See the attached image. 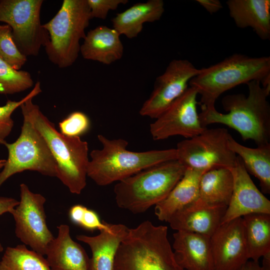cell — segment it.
Returning a JSON list of instances; mask_svg holds the SVG:
<instances>
[{"label":"cell","mask_w":270,"mask_h":270,"mask_svg":"<svg viewBox=\"0 0 270 270\" xmlns=\"http://www.w3.org/2000/svg\"><path fill=\"white\" fill-rule=\"evenodd\" d=\"M46 198L34 193L24 184H20V200L10 212L16 223V236L24 245L45 256L48 246L54 238L46 222Z\"/></svg>","instance_id":"11"},{"label":"cell","mask_w":270,"mask_h":270,"mask_svg":"<svg viewBox=\"0 0 270 270\" xmlns=\"http://www.w3.org/2000/svg\"><path fill=\"white\" fill-rule=\"evenodd\" d=\"M0 58L16 70L27 61L13 40L12 29L8 24H0Z\"/></svg>","instance_id":"29"},{"label":"cell","mask_w":270,"mask_h":270,"mask_svg":"<svg viewBox=\"0 0 270 270\" xmlns=\"http://www.w3.org/2000/svg\"><path fill=\"white\" fill-rule=\"evenodd\" d=\"M175 260L184 270H214L210 237L176 231L173 234Z\"/></svg>","instance_id":"16"},{"label":"cell","mask_w":270,"mask_h":270,"mask_svg":"<svg viewBox=\"0 0 270 270\" xmlns=\"http://www.w3.org/2000/svg\"><path fill=\"white\" fill-rule=\"evenodd\" d=\"M0 270H52L46 258L24 244L8 247L0 261Z\"/></svg>","instance_id":"27"},{"label":"cell","mask_w":270,"mask_h":270,"mask_svg":"<svg viewBox=\"0 0 270 270\" xmlns=\"http://www.w3.org/2000/svg\"><path fill=\"white\" fill-rule=\"evenodd\" d=\"M30 97L20 108L26 118L43 136L56 161V177L70 192L79 194L86 184L88 147L80 137H69L62 134L54 124L40 111Z\"/></svg>","instance_id":"2"},{"label":"cell","mask_w":270,"mask_h":270,"mask_svg":"<svg viewBox=\"0 0 270 270\" xmlns=\"http://www.w3.org/2000/svg\"><path fill=\"white\" fill-rule=\"evenodd\" d=\"M230 170L233 190L221 224L249 214H270V201L254 184L239 156Z\"/></svg>","instance_id":"15"},{"label":"cell","mask_w":270,"mask_h":270,"mask_svg":"<svg viewBox=\"0 0 270 270\" xmlns=\"http://www.w3.org/2000/svg\"><path fill=\"white\" fill-rule=\"evenodd\" d=\"M242 218L249 258L258 262L270 251V214H252Z\"/></svg>","instance_id":"26"},{"label":"cell","mask_w":270,"mask_h":270,"mask_svg":"<svg viewBox=\"0 0 270 270\" xmlns=\"http://www.w3.org/2000/svg\"><path fill=\"white\" fill-rule=\"evenodd\" d=\"M42 0H0V22L12 29L13 40L26 57L36 56L50 40L42 24L40 12Z\"/></svg>","instance_id":"10"},{"label":"cell","mask_w":270,"mask_h":270,"mask_svg":"<svg viewBox=\"0 0 270 270\" xmlns=\"http://www.w3.org/2000/svg\"><path fill=\"white\" fill-rule=\"evenodd\" d=\"M262 270H270V251L265 254L263 256Z\"/></svg>","instance_id":"37"},{"label":"cell","mask_w":270,"mask_h":270,"mask_svg":"<svg viewBox=\"0 0 270 270\" xmlns=\"http://www.w3.org/2000/svg\"><path fill=\"white\" fill-rule=\"evenodd\" d=\"M198 92L188 87L185 91L150 124L153 140H162L174 136L192 138L206 128L197 112Z\"/></svg>","instance_id":"12"},{"label":"cell","mask_w":270,"mask_h":270,"mask_svg":"<svg viewBox=\"0 0 270 270\" xmlns=\"http://www.w3.org/2000/svg\"><path fill=\"white\" fill-rule=\"evenodd\" d=\"M227 129L206 128L200 134L177 144L176 160L186 168L205 172L220 168L231 169L237 156L229 148Z\"/></svg>","instance_id":"9"},{"label":"cell","mask_w":270,"mask_h":270,"mask_svg":"<svg viewBox=\"0 0 270 270\" xmlns=\"http://www.w3.org/2000/svg\"><path fill=\"white\" fill-rule=\"evenodd\" d=\"M78 226L88 230H100L108 228V223L102 222L98 214L94 210L85 206Z\"/></svg>","instance_id":"33"},{"label":"cell","mask_w":270,"mask_h":270,"mask_svg":"<svg viewBox=\"0 0 270 270\" xmlns=\"http://www.w3.org/2000/svg\"><path fill=\"white\" fill-rule=\"evenodd\" d=\"M204 172L186 168L184 176L167 196L155 206L154 213L158 220L168 222L174 213L198 200L200 180Z\"/></svg>","instance_id":"21"},{"label":"cell","mask_w":270,"mask_h":270,"mask_svg":"<svg viewBox=\"0 0 270 270\" xmlns=\"http://www.w3.org/2000/svg\"><path fill=\"white\" fill-rule=\"evenodd\" d=\"M257 80L270 91V57H250L234 54L208 68L200 69L189 82L201 96L202 111L215 108L224 92L240 84Z\"/></svg>","instance_id":"3"},{"label":"cell","mask_w":270,"mask_h":270,"mask_svg":"<svg viewBox=\"0 0 270 270\" xmlns=\"http://www.w3.org/2000/svg\"><path fill=\"white\" fill-rule=\"evenodd\" d=\"M248 96L242 94H229L223 98V108L202 110L198 114L202 125L220 124L236 130L244 140H253L258 146L270 144V106L267 100L270 91L260 82L246 84Z\"/></svg>","instance_id":"1"},{"label":"cell","mask_w":270,"mask_h":270,"mask_svg":"<svg viewBox=\"0 0 270 270\" xmlns=\"http://www.w3.org/2000/svg\"><path fill=\"white\" fill-rule=\"evenodd\" d=\"M92 19L86 0H64L56 14L42 24L50 40L44 47L48 60L60 68L72 66L80 52V40Z\"/></svg>","instance_id":"7"},{"label":"cell","mask_w":270,"mask_h":270,"mask_svg":"<svg viewBox=\"0 0 270 270\" xmlns=\"http://www.w3.org/2000/svg\"><path fill=\"white\" fill-rule=\"evenodd\" d=\"M102 144L94 150L87 166V176L100 186L119 182L157 164L176 160V148L142 152L126 149L128 142L122 138L110 140L98 134Z\"/></svg>","instance_id":"4"},{"label":"cell","mask_w":270,"mask_h":270,"mask_svg":"<svg viewBox=\"0 0 270 270\" xmlns=\"http://www.w3.org/2000/svg\"><path fill=\"white\" fill-rule=\"evenodd\" d=\"M239 270H262L258 262L248 261Z\"/></svg>","instance_id":"36"},{"label":"cell","mask_w":270,"mask_h":270,"mask_svg":"<svg viewBox=\"0 0 270 270\" xmlns=\"http://www.w3.org/2000/svg\"><path fill=\"white\" fill-rule=\"evenodd\" d=\"M196 2L210 14L216 12L222 8L218 0H196Z\"/></svg>","instance_id":"35"},{"label":"cell","mask_w":270,"mask_h":270,"mask_svg":"<svg viewBox=\"0 0 270 270\" xmlns=\"http://www.w3.org/2000/svg\"><path fill=\"white\" fill-rule=\"evenodd\" d=\"M226 206H211L196 203L176 212L168 222L176 231L206 236L214 234L221 224Z\"/></svg>","instance_id":"18"},{"label":"cell","mask_w":270,"mask_h":270,"mask_svg":"<svg viewBox=\"0 0 270 270\" xmlns=\"http://www.w3.org/2000/svg\"><path fill=\"white\" fill-rule=\"evenodd\" d=\"M3 250H4L3 246H2V244L0 243V252H2Z\"/></svg>","instance_id":"39"},{"label":"cell","mask_w":270,"mask_h":270,"mask_svg":"<svg viewBox=\"0 0 270 270\" xmlns=\"http://www.w3.org/2000/svg\"><path fill=\"white\" fill-rule=\"evenodd\" d=\"M229 148L242 160L248 172L260 181L262 191L270 193V144L250 148L244 146L231 136Z\"/></svg>","instance_id":"25"},{"label":"cell","mask_w":270,"mask_h":270,"mask_svg":"<svg viewBox=\"0 0 270 270\" xmlns=\"http://www.w3.org/2000/svg\"><path fill=\"white\" fill-rule=\"evenodd\" d=\"M186 170L177 160H172L119 181L114 189L116 204L133 214L145 212L167 196Z\"/></svg>","instance_id":"6"},{"label":"cell","mask_w":270,"mask_h":270,"mask_svg":"<svg viewBox=\"0 0 270 270\" xmlns=\"http://www.w3.org/2000/svg\"><path fill=\"white\" fill-rule=\"evenodd\" d=\"M6 160L5 159H0V170L2 169L4 166Z\"/></svg>","instance_id":"38"},{"label":"cell","mask_w":270,"mask_h":270,"mask_svg":"<svg viewBox=\"0 0 270 270\" xmlns=\"http://www.w3.org/2000/svg\"><path fill=\"white\" fill-rule=\"evenodd\" d=\"M17 140L3 145L8 157L0 172V188L9 178L25 170L37 172L48 176L56 177V161L43 136L26 117Z\"/></svg>","instance_id":"8"},{"label":"cell","mask_w":270,"mask_h":270,"mask_svg":"<svg viewBox=\"0 0 270 270\" xmlns=\"http://www.w3.org/2000/svg\"><path fill=\"white\" fill-rule=\"evenodd\" d=\"M226 4L236 26L251 28L260 38L270 39V0H228Z\"/></svg>","instance_id":"22"},{"label":"cell","mask_w":270,"mask_h":270,"mask_svg":"<svg viewBox=\"0 0 270 270\" xmlns=\"http://www.w3.org/2000/svg\"><path fill=\"white\" fill-rule=\"evenodd\" d=\"M33 85L30 73L16 70L0 58V94H12L23 92Z\"/></svg>","instance_id":"28"},{"label":"cell","mask_w":270,"mask_h":270,"mask_svg":"<svg viewBox=\"0 0 270 270\" xmlns=\"http://www.w3.org/2000/svg\"><path fill=\"white\" fill-rule=\"evenodd\" d=\"M40 84L37 82L34 88L24 98L19 101L8 100L6 104L0 106V144H3L6 138L12 132L14 122L12 118L13 112L30 96H36L42 92Z\"/></svg>","instance_id":"30"},{"label":"cell","mask_w":270,"mask_h":270,"mask_svg":"<svg viewBox=\"0 0 270 270\" xmlns=\"http://www.w3.org/2000/svg\"><path fill=\"white\" fill-rule=\"evenodd\" d=\"M60 132L69 137H80L90 130V122L84 113L76 111L70 113L58 124Z\"/></svg>","instance_id":"31"},{"label":"cell","mask_w":270,"mask_h":270,"mask_svg":"<svg viewBox=\"0 0 270 270\" xmlns=\"http://www.w3.org/2000/svg\"><path fill=\"white\" fill-rule=\"evenodd\" d=\"M230 169L216 168L204 172L200 178L199 196L196 203L211 206H228L233 190Z\"/></svg>","instance_id":"24"},{"label":"cell","mask_w":270,"mask_h":270,"mask_svg":"<svg viewBox=\"0 0 270 270\" xmlns=\"http://www.w3.org/2000/svg\"><path fill=\"white\" fill-rule=\"evenodd\" d=\"M113 270H184L176 262L168 227L149 220L128 228L115 256Z\"/></svg>","instance_id":"5"},{"label":"cell","mask_w":270,"mask_h":270,"mask_svg":"<svg viewBox=\"0 0 270 270\" xmlns=\"http://www.w3.org/2000/svg\"><path fill=\"white\" fill-rule=\"evenodd\" d=\"M210 239L214 270H239L250 259L242 217L221 224Z\"/></svg>","instance_id":"14"},{"label":"cell","mask_w":270,"mask_h":270,"mask_svg":"<svg viewBox=\"0 0 270 270\" xmlns=\"http://www.w3.org/2000/svg\"><path fill=\"white\" fill-rule=\"evenodd\" d=\"M84 40L80 52L84 59L110 64L123 56L120 34L113 28L99 26L88 32Z\"/></svg>","instance_id":"20"},{"label":"cell","mask_w":270,"mask_h":270,"mask_svg":"<svg viewBox=\"0 0 270 270\" xmlns=\"http://www.w3.org/2000/svg\"><path fill=\"white\" fill-rule=\"evenodd\" d=\"M19 201L12 198L0 196V216L10 212L18 205Z\"/></svg>","instance_id":"34"},{"label":"cell","mask_w":270,"mask_h":270,"mask_svg":"<svg viewBox=\"0 0 270 270\" xmlns=\"http://www.w3.org/2000/svg\"><path fill=\"white\" fill-rule=\"evenodd\" d=\"M92 18H106L108 12L116 10L120 4H126L128 0H86Z\"/></svg>","instance_id":"32"},{"label":"cell","mask_w":270,"mask_h":270,"mask_svg":"<svg viewBox=\"0 0 270 270\" xmlns=\"http://www.w3.org/2000/svg\"><path fill=\"white\" fill-rule=\"evenodd\" d=\"M164 12V2L162 0L138 2L116 14L112 20L113 28L120 35L133 38L142 32L144 24L158 20Z\"/></svg>","instance_id":"23"},{"label":"cell","mask_w":270,"mask_h":270,"mask_svg":"<svg viewBox=\"0 0 270 270\" xmlns=\"http://www.w3.org/2000/svg\"><path fill=\"white\" fill-rule=\"evenodd\" d=\"M56 237L48 246L46 260L52 270H89L90 258L83 247L74 241L68 225L57 227Z\"/></svg>","instance_id":"17"},{"label":"cell","mask_w":270,"mask_h":270,"mask_svg":"<svg viewBox=\"0 0 270 270\" xmlns=\"http://www.w3.org/2000/svg\"><path fill=\"white\" fill-rule=\"evenodd\" d=\"M200 72V69L187 60H172L164 72L156 78L154 90L140 114L156 119L185 91L188 83Z\"/></svg>","instance_id":"13"},{"label":"cell","mask_w":270,"mask_h":270,"mask_svg":"<svg viewBox=\"0 0 270 270\" xmlns=\"http://www.w3.org/2000/svg\"><path fill=\"white\" fill-rule=\"evenodd\" d=\"M128 228L123 224H108V228L100 230L96 236H76L78 240L87 244L91 250L89 270H113L116 251Z\"/></svg>","instance_id":"19"}]
</instances>
